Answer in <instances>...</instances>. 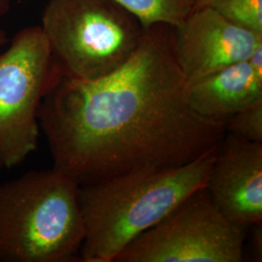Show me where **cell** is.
<instances>
[{
    "mask_svg": "<svg viewBox=\"0 0 262 262\" xmlns=\"http://www.w3.org/2000/svg\"><path fill=\"white\" fill-rule=\"evenodd\" d=\"M262 224H257L250 226L252 228V245H253V254L256 257V261H261V243H262Z\"/></svg>",
    "mask_w": 262,
    "mask_h": 262,
    "instance_id": "4fadbf2b",
    "label": "cell"
},
{
    "mask_svg": "<svg viewBox=\"0 0 262 262\" xmlns=\"http://www.w3.org/2000/svg\"><path fill=\"white\" fill-rule=\"evenodd\" d=\"M211 6L236 25L262 34V0H215Z\"/></svg>",
    "mask_w": 262,
    "mask_h": 262,
    "instance_id": "8fae6325",
    "label": "cell"
},
{
    "mask_svg": "<svg viewBox=\"0 0 262 262\" xmlns=\"http://www.w3.org/2000/svg\"><path fill=\"white\" fill-rule=\"evenodd\" d=\"M173 28V45L187 84L247 60L262 34L226 19L213 6L194 9Z\"/></svg>",
    "mask_w": 262,
    "mask_h": 262,
    "instance_id": "52a82bcc",
    "label": "cell"
},
{
    "mask_svg": "<svg viewBox=\"0 0 262 262\" xmlns=\"http://www.w3.org/2000/svg\"><path fill=\"white\" fill-rule=\"evenodd\" d=\"M247 230L226 219L202 187L132 240L114 262H241Z\"/></svg>",
    "mask_w": 262,
    "mask_h": 262,
    "instance_id": "8992f818",
    "label": "cell"
},
{
    "mask_svg": "<svg viewBox=\"0 0 262 262\" xmlns=\"http://www.w3.org/2000/svg\"><path fill=\"white\" fill-rule=\"evenodd\" d=\"M215 0H197L196 5H195V8H202V7H205V6H211L213 3H214Z\"/></svg>",
    "mask_w": 262,
    "mask_h": 262,
    "instance_id": "9a60e30c",
    "label": "cell"
},
{
    "mask_svg": "<svg viewBox=\"0 0 262 262\" xmlns=\"http://www.w3.org/2000/svg\"><path fill=\"white\" fill-rule=\"evenodd\" d=\"M187 102L199 116L226 122L244 108L262 99V76L249 60L226 66L187 84Z\"/></svg>",
    "mask_w": 262,
    "mask_h": 262,
    "instance_id": "9c48e42d",
    "label": "cell"
},
{
    "mask_svg": "<svg viewBox=\"0 0 262 262\" xmlns=\"http://www.w3.org/2000/svg\"><path fill=\"white\" fill-rule=\"evenodd\" d=\"M134 14L144 27L162 23L180 25L194 10L197 0H115Z\"/></svg>",
    "mask_w": 262,
    "mask_h": 262,
    "instance_id": "30bf717a",
    "label": "cell"
},
{
    "mask_svg": "<svg viewBox=\"0 0 262 262\" xmlns=\"http://www.w3.org/2000/svg\"><path fill=\"white\" fill-rule=\"evenodd\" d=\"M12 1L13 0H0V16L5 15L9 11L12 5ZM7 43H9L7 33L5 32V30L0 28V47L6 45Z\"/></svg>",
    "mask_w": 262,
    "mask_h": 262,
    "instance_id": "5bb4252c",
    "label": "cell"
},
{
    "mask_svg": "<svg viewBox=\"0 0 262 262\" xmlns=\"http://www.w3.org/2000/svg\"><path fill=\"white\" fill-rule=\"evenodd\" d=\"M204 187L229 221L248 229L262 224V143L225 132Z\"/></svg>",
    "mask_w": 262,
    "mask_h": 262,
    "instance_id": "ba28073f",
    "label": "cell"
},
{
    "mask_svg": "<svg viewBox=\"0 0 262 262\" xmlns=\"http://www.w3.org/2000/svg\"><path fill=\"white\" fill-rule=\"evenodd\" d=\"M9 43L0 54V168L36 150L40 106L62 76L41 27L20 29Z\"/></svg>",
    "mask_w": 262,
    "mask_h": 262,
    "instance_id": "5b68a950",
    "label": "cell"
},
{
    "mask_svg": "<svg viewBox=\"0 0 262 262\" xmlns=\"http://www.w3.org/2000/svg\"><path fill=\"white\" fill-rule=\"evenodd\" d=\"M217 149L181 166L139 169L79 185L84 225L79 261L114 262L132 240L205 187Z\"/></svg>",
    "mask_w": 262,
    "mask_h": 262,
    "instance_id": "7a4b0ae2",
    "label": "cell"
},
{
    "mask_svg": "<svg viewBox=\"0 0 262 262\" xmlns=\"http://www.w3.org/2000/svg\"><path fill=\"white\" fill-rule=\"evenodd\" d=\"M225 128L241 139L262 143V99L236 113L226 122Z\"/></svg>",
    "mask_w": 262,
    "mask_h": 262,
    "instance_id": "7c38bea8",
    "label": "cell"
},
{
    "mask_svg": "<svg viewBox=\"0 0 262 262\" xmlns=\"http://www.w3.org/2000/svg\"><path fill=\"white\" fill-rule=\"evenodd\" d=\"M54 168L79 185L143 168L188 163L219 148L225 122L194 112L173 28L145 27L132 56L95 80L61 76L39 110Z\"/></svg>",
    "mask_w": 262,
    "mask_h": 262,
    "instance_id": "6da1fadb",
    "label": "cell"
},
{
    "mask_svg": "<svg viewBox=\"0 0 262 262\" xmlns=\"http://www.w3.org/2000/svg\"><path fill=\"white\" fill-rule=\"evenodd\" d=\"M78 189L54 167L0 184V261H79L84 225Z\"/></svg>",
    "mask_w": 262,
    "mask_h": 262,
    "instance_id": "3957f363",
    "label": "cell"
},
{
    "mask_svg": "<svg viewBox=\"0 0 262 262\" xmlns=\"http://www.w3.org/2000/svg\"><path fill=\"white\" fill-rule=\"evenodd\" d=\"M62 76L95 80L122 66L145 27L115 0H50L40 26Z\"/></svg>",
    "mask_w": 262,
    "mask_h": 262,
    "instance_id": "277c9868",
    "label": "cell"
}]
</instances>
